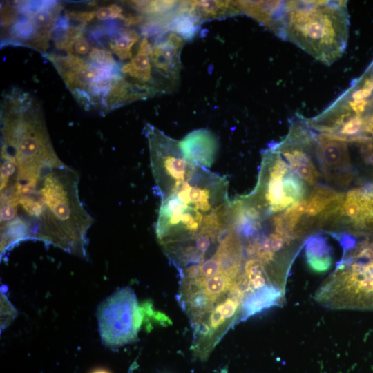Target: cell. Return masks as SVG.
Masks as SVG:
<instances>
[{"mask_svg":"<svg viewBox=\"0 0 373 373\" xmlns=\"http://www.w3.org/2000/svg\"><path fill=\"white\" fill-rule=\"evenodd\" d=\"M314 299L332 309L373 311V247L370 242L356 247L352 261L325 280Z\"/></svg>","mask_w":373,"mask_h":373,"instance_id":"cell-5","label":"cell"},{"mask_svg":"<svg viewBox=\"0 0 373 373\" xmlns=\"http://www.w3.org/2000/svg\"><path fill=\"white\" fill-rule=\"evenodd\" d=\"M95 15H96L95 11L71 12L66 14V17H68V19L79 21L83 25H85L86 23L90 21Z\"/></svg>","mask_w":373,"mask_h":373,"instance_id":"cell-21","label":"cell"},{"mask_svg":"<svg viewBox=\"0 0 373 373\" xmlns=\"http://www.w3.org/2000/svg\"><path fill=\"white\" fill-rule=\"evenodd\" d=\"M289 167L299 178L307 181L309 184H313L315 178L317 176L312 162L301 163L289 166Z\"/></svg>","mask_w":373,"mask_h":373,"instance_id":"cell-20","label":"cell"},{"mask_svg":"<svg viewBox=\"0 0 373 373\" xmlns=\"http://www.w3.org/2000/svg\"><path fill=\"white\" fill-rule=\"evenodd\" d=\"M99 333L104 345L118 347L134 341L142 324L136 296L130 287L117 289L97 309Z\"/></svg>","mask_w":373,"mask_h":373,"instance_id":"cell-6","label":"cell"},{"mask_svg":"<svg viewBox=\"0 0 373 373\" xmlns=\"http://www.w3.org/2000/svg\"><path fill=\"white\" fill-rule=\"evenodd\" d=\"M93 373H109V372L104 370H97L94 371Z\"/></svg>","mask_w":373,"mask_h":373,"instance_id":"cell-22","label":"cell"},{"mask_svg":"<svg viewBox=\"0 0 373 373\" xmlns=\"http://www.w3.org/2000/svg\"><path fill=\"white\" fill-rule=\"evenodd\" d=\"M139 39L138 34L129 29L118 30L109 42L112 52L121 60L132 59L131 49Z\"/></svg>","mask_w":373,"mask_h":373,"instance_id":"cell-14","label":"cell"},{"mask_svg":"<svg viewBox=\"0 0 373 373\" xmlns=\"http://www.w3.org/2000/svg\"><path fill=\"white\" fill-rule=\"evenodd\" d=\"M1 147L16 164L17 186L33 189L53 169L65 165L50 141L42 109L29 93L13 89L1 108Z\"/></svg>","mask_w":373,"mask_h":373,"instance_id":"cell-2","label":"cell"},{"mask_svg":"<svg viewBox=\"0 0 373 373\" xmlns=\"http://www.w3.org/2000/svg\"><path fill=\"white\" fill-rule=\"evenodd\" d=\"M158 193L155 232L162 248L203 233L221 232L229 224L228 181L208 169L192 168Z\"/></svg>","mask_w":373,"mask_h":373,"instance_id":"cell-1","label":"cell"},{"mask_svg":"<svg viewBox=\"0 0 373 373\" xmlns=\"http://www.w3.org/2000/svg\"><path fill=\"white\" fill-rule=\"evenodd\" d=\"M95 14L99 20L119 19L126 21L127 18V16L123 14L122 8L117 4L101 7L95 12Z\"/></svg>","mask_w":373,"mask_h":373,"instance_id":"cell-19","label":"cell"},{"mask_svg":"<svg viewBox=\"0 0 373 373\" xmlns=\"http://www.w3.org/2000/svg\"><path fill=\"white\" fill-rule=\"evenodd\" d=\"M285 5L274 30L325 64L341 57L348 37L346 3L304 1H287Z\"/></svg>","mask_w":373,"mask_h":373,"instance_id":"cell-4","label":"cell"},{"mask_svg":"<svg viewBox=\"0 0 373 373\" xmlns=\"http://www.w3.org/2000/svg\"><path fill=\"white\" fill-rule=\"evenodd\" d=\"M46 57L55 66L74 97L86 108L96 105L99 82L117 75L113 69L99 67L72 54L64 56L50 54Z\"/></svg>","mask_w":373,"mask_h":373,"instance_id":"cell-8","label":"cell"},{"mask_svg":"<svg viewBox=\"0 0 373 373\" xmlns=\"http://www.w3.org/2000/svg\"><path fill=\"white\" fill-rule=\"evenodd\" d=\"M79 180L76 171L64 165L51 170L28 193L39 207L32 238L84 257L93 219L80 201Z\"/></svg>","mask_w":373,"mask_h":373,"instance_id":"cell-3","label":"cell"},{"mask_svg":"<svg viewBox=\"0 0 373 373\" xmlns=\"http://www.w3.org/2000/svg\"><path fill=\"white\" fill-rule=\"evenodd\" d=\"M151 56L145 52L137 51L136 55L121 68V72L137 83L148 85L152 80V65Z\"/></svg>","mask_w":373,"mask_h":373,"instance_id":"cell-13","label":"cell"},{"mask_svg":"<svg viewBox=\"0 0 373 373\" xmlns=\"http://www.w3.org/2000/svg\"><path fill=\"white\" fill-rule=\"evenodd\" d=\"M182 154L189 162L210 168L218 152V140L213 133L204 128L194 130L179 141Z\"/></svg>","mask_w":373,"mask_h":373,"instance_id":"cell-9","label":"cell"},{"mask_svg":"<svg viewBox=\"0 0 373 373\" xmlns=\"http://www.w3.org/2000/svg\"><path fill=\"white\" fill-rule=\"evenodd\" d=\"M320 156L327 165L340 164L347 160V150L345 142L329 140L321 135Z\"/></svg>","mask_w":373,"mask_h":373,"instance_id":"cell-15","label":"cell"},{"mask_svg":"<svg viewBox=\"0 0 373 373\" xmlns=\"http://www.w3.org/2000/svg\"><path fill=\"white\" fill-rule=\"evenodd\" d=\"M157 90L153 86L131 83L119 76L115 79L106 93L102 107L107 111L126 103L152 96Z\"/></svg>","mask_w":373,"mask_h":373,"instance_id":"cell-11","label":"cell"},{"mask_svg":"<svg viewBox=\"0 0 373 373\" xmlns=\"http://www.w3.org/2000/svg\"><path fill=\"white\" fill-rule=\"evenodd\" d=\"M184 39L175 32H170L164 40L153 47L151 62L169 81H175L180 70V51Z\"/></svg>","mask_w":373,"mask_h":373,"instance_id":"cell-10","label":"cell"},{"mask_svg":"<svg viewBox=\"0 0 373 373\" xmlns=\"http://www.w3.org/2000/svg\"><path fill=\"white\" fill-rule=\"evenodd\" d=\"M89 59L92 64L99 67L115 70L116 61L111 53L99 48H93L89 53Z\"/></svg>","mask_w":373,"mask_h":373,"instance_id":"cell-18","label":"cell"},{"mask_svg":"<svg viewBox=\"0 0 373 373\" xmlns=\"http://www.w3.org/2000/svg\"><path fill=\"white\" fill-rule=\"evenodd\" d=\"M182 6L186 12L193 14L200 21L223 18L241 12L238 1H184Z\"/></svg>","mask_w":373,"mask_h":373,"instance_id":"cell-12","label":"cell"},{"mask_svg":"<svg viewBox=\"0 0 373 373\" xmlns=\"http://www.w3.org/2000/svg\"><path fill=\"white\" fill-rule=\"evenodd\" d=\"M175 1H131L130 4L142 13L155 15V17H165L172 12L178 5Z\"/></svg>","mask_w":373,"mask_h":373,"instance_id":"cell-16","label":"cell"},{"mask_svg":"<svg viewBox=\"0 0 373 373\" xmlns=\"http://www.w3.org/2000/svg\"><path fill=\"white\" fill-rule=\"evenodd\" d=\"M329 108L335 126L350 119H358L361 131L350 139L361 146L373 149V61Z\"/></svg>","mask_w":373,"mask_h":373,"instance_id":"cell-7","label":"cell"},{"mask_svg":"<svg viewBox=\"0 0 373 373\" xmlns=\"http://www.w3.org/2000/svg\"><path fill=\"white\" fill-rule=\"evenodd\" d=\"M56 46L59 49L65 50L68 54L78 57L90 53L92 49L89 42L83 36L56 42Z\"/></svg>","mask_w":373,"mask_h":373,"instance_id":"cell-17","label":"cell"}]
</instances>
